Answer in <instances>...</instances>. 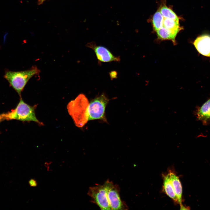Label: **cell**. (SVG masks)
I'll use <instances>...</instances> for the list:
<instances>
[{"label": "cell", "mask_w": 210, "mask_h": 210, "mask_svg": "<svg viewBox=\"0 0 210 210\" xmlns=\"http://www.w3.org/2000/svg\"><path fill=\"white\" fill-rule=\"evenodd\" d=\"M170 180L175 192L177 198L178 203L180 205L182 204V188L178 177L174 172L169 171V172Z\"/></svg>", "instance_id": "obj_10"}, {"label": "cell", "mask_w": 210, "mask_h": 210, "mask_svg": "<svg viewBox=\"0 0 210 210\" xmlns=\"http://www.w3.org/2000/svg\"><path fill=\"white\" fill-rule=\"evenodd\" d=\"M108 102V99L104 94L92 100L88 106V121L100 120L106 121L105 110Z\"/></svg>", "instance_id": "obj_4"}, {"label": "cell", "mask_w": 210, "mask_h": 210, "mask_svg": "<svg viewBox=\"0 0 210 210\" xmlns=\"http://www.w3.org/2000/svg\"><path fill=\"white\" fill-rule=\"evenodd\" d=\"M40 0L41 1H44V0Z\"/></svg>", "instance_id": "obj_19"}, {"label": "cell", "mask_w": 210, "mask_h": 210, "mask_svg": "<svg viewBox=\"0 0 210 210\" xmlns=\"http://www.w3.org/2000/svg\"><path fill=\"white\" fill-rule=\"evenodd\" d=\"M110 75L111 77L114 78L116 76L117 73L114 71H112L110 73Z\"/></svg>", "instance_id": "obj_17"}, {"label": "cell", "mask_w": 210, "mask_h": 210, "mask_svg": "<svg viewBox=\"0 0 210 210\" xmlns=\"http://www.w3.org/2000/svg\"><path fill=\"white\" fill-rule=\"evenodd\" d=\"M88 195L91 198V202L103 210H111L108 200L106 185L97 184L89 187Z\"/></svg>", "instance_id": "obj_5"}, {"label": "cell", "mask_w": 210, "mask_h": 210, "mask_svg": "<svg viewBox=\"0 0 210 210\" xmlns=\"http://www.w3.org/2000/svg\"><path fill=\"white\" fill-rule=\"evenodd\" d=\"M159 10L164 18H170L179 21V18L172 9L165 4L161 6Z\"/></svg>", "instance_id": "obj_14"}, {"label": "cell", "mask_w": 210, "mask_h": 210, "mask_svg": "<svg viewBox=\"0 0 210 210\" xmlns=\"http://www.w3.org/2000/svg\"><path fill=\"white\" fill-rule=\"evenodd\" d=\"M86 46L94 51L97 59L100 62H119L120 60V57L114 56L108 49L102 46H97L94 42L88 43Z\"/></svg>", "instance_id": "obj_7"}, {"label": "cell", "mask_w": 210, "mask_h": 210, "mask_svg": "<svg viewBox=\"0 0 210 210\" xmlns=\"http://www.w3.org/2000/svg\"><path fill=\"white\" fill-rule=\"evenodd\" d=\"M163 176V188L165 193L175 202H178L177 198L171 182L169 173Z\"/></svg>", "instance_id": "obj_11"}, {"label": "cell", "mask_w": 210, "mask_h": 210, "mask_svg": "<svg viewBox=\"0 0 210 210\" xmlns=\"http://www.w3.org/2000/svg\"><path fill=\"white\" fill-rule=\"evenodd\" d=\"M179 21L172 19L164 18L163 27L169 29L180 32L183 28L180 26Z\"/></svg>", "instance_id": "obj_15"}, {"label": "cell", "mask_w": 210, "mask_h": 210, "mask_svg": "<svg viewBox=\"0 0 210 210\" xmlns=\"http://www.w3.org/2000/svg\"><path fill=\"white\" fill-rule=\"evenodd\" d=\"M36 105L31 106L25 102L21 97L16 107L11 111L0 114V122L4 120H16L22 121H33L40 125L43 124L39 121L36 116Z\"/></svg>", "instance_id": "obj_1"}, {"label": "cell", "mask_w": 210, "mask_h": 210, "mask_svg": "<svg viewBox=\"0 0 210 210\" xmlns=\"http://www.w3.org/2000/svg\"><path fill=\"white\" fill-rule=\"evenodd\" d=\"M179 32L172 30L166 28L164 27L156 31L158 38L161 40H169L174 44H176V38Z\"/></svg>", "instance_id": "obj_9"}, {"label": "cell", "mask_w": 210, "mask_h": 210, "mask_svg": "<svg viewBox=\"0 0 210 210\" xmlns=\"http://www.w3.org/2000/svg\"><path fill=\"white\" fill-rule=\"evenodd\" d=\"M108 202L111 210H127L128 207L122 200L120 195V188L118 185L107 180L105 182Z\"/></svg>", "instance_id": "obj_6"}, {"label": "cell", "mask_w": 210, "mask_h": 210, "mask_svg": "<svg viewBox=\"0 0 210 210\" xmlns=\"http://www.w3.org/2000/svg\"><path fill=\"white\" fill-rule=\"evenodd\" d=\"M210 115V99L201 106L197 113L198 118L200 120H207Z\"/></svg>", "instance_id": "obj_12"}, {"label": "cell", "mask_w": 210, "mask_h": 210, "mask_svg": "<svg viewBox=\"0 0 210 210\" xmlns=\"http://www.w3.org/2000/svg\"><path fill=\"white\" fill-rule=\"evenodd\" d=\"M193 44L200 53L210 57V35L204 34L198 37Z\"/></svg>", "instance_id": "obj_8"}, {"label": "cell", "mask_w": 210, "mask_h": 210, "mask_svg": "<svg viewBox=\"0 0 210 210\" xmlns=\"http://www.w3.org/2000/svg\"><path fill=\"white\" fill-rule=\"evenodd\" d=\"M40 72V70L36 66H34L27 70L7 71L4 77L21 97V92L29 80L35 75L38 74Z\"/></svg>", "instance_id": "obj_3"}, {"label": "cell", "mask_w": 210, "mask_h": 210, "mask_svg": "<svg viewBox=\"0 0 210 210\" xmlns=\"http://www.w3.org/2000/svg\"><path fill=\"white\" fill-rule=\"evenodd\" d=\"M89 104L87 98L82 94L68 104V113L77 127H83L88 121Z\"/></svg>", "instance_id": "obj_2"}, {"label": "cell", "mask_w": 210, "mask_h": 210, "mask_svg": "<svg viewBox=\"0 0 210 210\" xmlns=\"http://www.w3.org/2000/svg\"><path fill=\"white\" fill-rule=\"evenodd\" d=\"M164 18L159 10L154 13L152 17V22L155 31H156L163 27Z\"/></svg>", "instance_id": "obj_13"}, {"label": "cell", "mask_w": 210, "mask_h": 210, "mask_svg": "<svg viewBox=\"0 0 210 210\" xmlns=\"http://www.w3.org/2000/svg\"><path fill=\"white\" fill-rule=\"evenodd\" d=\"M209 119H210V115L208 117V120H209Z\"/></svg>", "instance_id": "obj_18"}, {"label": "cell", "mask_w": 210, "mask_h": 210, "mask_svg": "<svg viewBox=\"0 0 210 210\" xmlns=\"http://www.w3.org/2000/svg\"><path fill=\"white\" fill-rule=\"evenodd\" d=\"M29 183L31 187H36L37 185V183L35 179H31L29 181Z\"/></svg>", "instance_id": "obj_16"}]
</instances>
